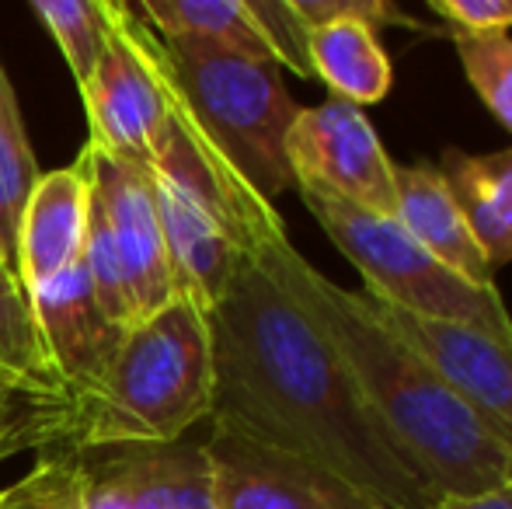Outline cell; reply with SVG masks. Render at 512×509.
Instances as JSON below:
<instances>
[{
  "instance_id": "obj_1",
  "label": "cell",
  "mask_w": 512,
  "mask_h": 509,
  "mask_svg": "<svg viewBox=\"0 0 512 509\" xmlns=\"http://www.w3.org/2000/svg\"><path fill=\"white\" fill-rule=\"evenodd\" d=\"M213 415L227 429L297 454L384 509H432L439 496L411 471L366 408L331 342L258 258L209 311Z\"/></svg>"
},
{
  "instance_id": "obj_2",
  "label": "cell",
  "mask_w": 512,
  "mask_h": 509,
  "mask_svg": "<svg viewBox=\"0 0 512 509\" xmlns=\"http://www.w3.org/2000/svg\"><path fill=\"white\" fill-rule=\"evenodd\" d=\"M251 258L265 265L286 297L331 342L366 408L398 454L439 499H471L506 489L512 450L405 339L293 248L290 234L265 241Z\"/></svg>"
},
{
  "instance_id": "obj_3",
  "label": "cell",
  "mask_w": 512,
  "mask_h": 509,
  "mask_svg": "<svg viewBox=\"0 0 512 509\" xmlns=\"http://www.w3.org/2000/svg\"><path fill=\"white\" fill-rule=\"evenodd\" d=\"M209 314L175 297L122 339L102 394L81 405L77 450L175 443L213 415Z\"/></svg>"
},
{
  "instance_id": "obj_4",
  "label": "cell",
  "mask_w": 512,
  "mask_h": 509,
  "mask_svg": "<svg viewBox=\"0 0 512 509\" xmlns=\"http://www.w3.org/2000/svg\"><path fill=\"white\" fill-rule=\"evenodd\" d=\"M164 53L178 102L196 129L265 203L276 206V196L293 189L286 136L300 112L283 84V67L223 49L164 46Z\"/></svg>"
},
{
  "instance_id": "obj_5",
  "label": "cell",
  "mask_w": 512,
  "mask_h": 509,
  "mask_svg": "<svg viewBox=\"0 0 512 509\" xmlns=\"http://www.w3.org/2000/svg\"><path fill=\"white\" fill-rule=\"evenodd\" d=\"M297 192L338 252L363 272L366 297H377L418 318L467 325L512 342V318L499 290H478L460 279L425 252L394 217L359 210L317 189Z\"/></svg>"
},
{
  "instance_id": "obj_6",
  "label": "cell",
  "mask_w": 512,
  "mask_h": 509,
  "mask_svg": "<svg viewBox=\"0 0 512 509\" xmlns=\"http://www.w3.org/2000/svg\"><path fill=\"white\" fill-rule=\"evenodd\" d=\"M81 157L91 178L84 269L105 311L122 328H133L175 300L154 185L147 168L108 157L91 143H84Z\"/></svg>"
},
{
  "instance_id": "obj_7",
  "label": "cell",
  "mask_w": 512,
  "mask_h": 509,
  "mask_svg": "<svg viewBox=\"0 0 512 509\" xmlns=\"http://www.w3.org/2000/svg\"><path fill=\"white\" fill-rule=\"evenodd\" d=\"M108 4L105 49L81 88L88 143L108 157L147 168L171 116V70L164 42L129 4Z\"/></svg>"
},
{
  "instance_id": "obj_8",
  "label": "cell",
  "mask_w": 512,
  "mask_h": 509,
  "mask_svg": "<svg viewBox=\"0 0 512 509\" xmlns=\"http://www.w3.org/2000/svg\"><path fill=\"white\" fill-rule=\"evenodd\" d=\"M293 189H317L359 210L394 217V168L366 112L342 98L300 109L286 136Z\"/></svg>"
},
{
  "instance_id": "obj_9",
  "label": "cell",
  "mask_w": 512,
  "mask_h": 509,
  "mask_svg": "<svg viewBox=\"0 0 512 509\" xmlns=\"http://www.w3.org/2000/svg\"><path fill=\"white\" fill-rule=\"evenodd\" d=\"M84 509H220L206 440L81 450Z\"/></svg>"
},
{
  "instance_id": "obj_10",
  "label": "cell",
  "mask_w": 512,
  "mask_h": 509,
  "mask_svg": "<svg viewBox=\"0 0 512 509\" xmlns=\"http://www.w3.org/2000/svg\"><path fill=\"white\" fill-rule=\"evenodd\" d=\"M206 450L220 509H384L331 471L220 422L209 429Z\"/></svg>"
},
{
  "instance_id": "obj_11",
  "label": "cell",
  "mask_w": 512,
  "mask_h": 509,
  "mask_svg": "<svg viewBox=\"0 0 512 509\" xmlns=\"http://www.w3.org/2000/svg\"><path fill=\"white\" fill-rule=\"evenodd\" d=\"M366 304L512 450V342L467 325L418 318L377 297H366Z\"/></svg>"
},
{
  "instance_id": "obj_12",
  "label": "cell",
  "mask_w": 512,
  "mask_h": 509,
  "mask_svg": "<svg viewBox=\"0 0 512 509\" xmlns=\"http://www.w3.org/2000/svg\"><path fill=\"white\" fill-rule=\"evenodd\" d=\"M53 377L77 405L98 398L129 328L102 307L84 258L28 293Z\"/></svg>"
},
{
  "instance_id": "obj_13",
  "label": "cell",
  "mask_w": 512,
  "mask_h": 509,
  "mask_svg": "<svg viewBox=\"0 0 512 509\" xmlns=\"http://www.w3.org/2000/svg\"><path fill=\"white\" fill-rule=\"evenodd\" d=\"M147 175L150 185H154L157 224H161L175 297L189 300V304L209 314L220 304L227 286L234 283L237 269L251 255L206 206L185 196L178 185L157 178L154 171H147Z\"/></svg>"
},
{
  "instance_id": "obj_14",
  "label": "cell",
  "mask_w": 512,
  "mask_h": 509,
  "mask_svg": "<svg viewBox=\"0 0 512 509\" xmlns=\"http://www.w3.org/2000/svg\"><path fill=\"white\" fill-rule=\"evenodd\" d=\"M91 178L84 157L70 168L42 171L28 196L14 238V272L25 293L49 283L84 258Z\"/></svg>"
},
{
  "instance_id": "obj_15",
  "label": "cell",
  "mask_w": 512,
  "mask_h": 509,
  "mask_svg": "<svg viewBox=\"0 0 512 509\" xmlns=\"http://www.w3.org/2000/svg\"><path fill=\"white\" fill-rule=\"evenodd\" d=\"M394 220L425 248L436 262L467 279L478 290H499L495 269L467 227L464 210L453 199L443 171L436 164H398L394 168Z\"/></svg>"
},
{
  "instance_id": "obj_16",
  "label": "cell",
  "mask_w": 512,
  "mask_h": 509,
  "mask_svg": "<svg viewBox=\"0 0 512 509\" xmlns=\"http://www.w3.org/2000/svg\"><path fill=\"white\" fill-rule=\"evenodd\" d=\"M436 168L492 269L512 262V147L495 154L446 150Z\"/></svg>"
},
{
  "instance_id": "obj_17",
  "label": "cell",
  "mask_w": 512,
  "mask_h": 509,
  "mask_svg": "<svg viewBox=\"0 0 512 509\" xmlns=\"http://www.w3.org/2000/svg\"><path fill=\"white\" fill-rule=\"evenodd\" d=\"M310 70L328 84L331 98L352 105H370L387 98L394 84V67L377 32L363 21L338 18L310 28Z\"/></svg>"
},
{
  "instance_id": "obj_18",
  "label": "cell",
  "mask_w": 512,
  "mask_h": 509,
  "mask_svg": "<svg viewBox=\"0 0 512 509\" xmlns=\"http://www.w3.org/2000/svg\"><path fill=\"white\" fill-rule=\"evenodd\" d=\"M136 11L164 46L223 49L251 60H272L248 0H143Z\"/></svg>"
},
{
  "instance_id": "obj_19",
  "label": "cell",
  "mask_w": 512,
  "mask_h": 509,
  "mask_svg": "<svg viewBox=\"0 0 512 509\" xmlns=\"http://www.w3.org/2000/svg\"><path fill=\"white\" fill-rule=\"evenodd\" d=\"M81 405L60 384L21 381L0 370V464L18 454L77 447Z\"/></svg>"
},
{
  "instance_id": "obj_20",
  "label": "cell",
  "mask_w": 512,
  "mask_h": 509,
  "mask_svg": "<svg viewBox=\"0 0 512 509\" xmlns=\"http://www.w3.org/2000/svg\"><path fill=\"white\" fill-rule=\"evenodd\" d=\"M42 168L35 147L28 140L21 105L14 95L11 74L0 56V258L14 269V238H18V220L39 182Z\"/></svg>"
},
{
  "instance_id": "obj_21",
  "label": "cell",
  "mask_w": 512,
  "mask_h": 509,
  "mask_svg": "<svg viewBox=\"0 0 512 509\" xmlns=\"http://www.w3.org/2000/svg\"><path fill=\"white\" fill-rule=\"evenodd\" d=\"M32 14L56 42V49L70 67V77L77 81V91H81L102 60L108 4L105 0H35Z\"/></svg>"
},
{
  "instance_id": "obj_22",
  "label": "cell",
  "mask_w": 512,
  "mask_h": 509,
  "mask_svg": "<svg viewBox=\"0 0 512 509\" xmlns=\"http://www.w3.org/2000/svg\"><path fill=\"white\" fill-rule=\"evenodd\" d=\"M0 370L21 381L56 384L28 293L7 262H0Z\"/></svg>"
},
{
  "instance_id": "obj_23",
  "label": "cell",
  "mask_w": 512,
  "mask_h": 509,
  "mask_svg": "<svg viewBox=\"0 0 512 509\" xmlns=\"http://www.w3.org/2000/svg\"><path fill=\"white\" fill-rule=\"evenodd\" d=\"M0 509H84L81 450L60 447L39 454L32 471L0 489Z\"/></svg>"
},
{
  "instance_id": "obj_24",
  "label": "cell",
  "mask_w": 512,
  "mask_h": 509,
  "mask_svg": "<svg viewBox=\"0 0 512 509\" xmlns=\"http://www.w3.org/2000/svg\"><path fill=\"white\" fill-rule=\"evenodd\" d=\"M471 88L512 133V39L506 32H450Z\"/></svg>"
},
{
  "instance_id": "obj_25",
  "label": "cell",
  "mask_w": 512,
  "mask_h": 509,
  "mask_svg": "<svg viewBox=\"0 0 512 509\" xmlns=\"http://www.w3.org/2000/svg\"><path fill=\"white\" fill-rule=\"evenodd\" d=\"M248 11L279 67L300 77H314L310 70V28L297 18L290 0H248Z\"/></svg>"
},
{
  "instance_id": "obj_26",
  "label": "cell",
  "mask_w": 512,
  "mask_h": 509,
  "mask_svg": "<svg viewBox=\"0 0 512 509\" xmlns=\"http://www.w3.org/2000/svg\"><path fill=\"white\" fill-rule=\"evenodd\" d=\"M290 4L307 28H321V25H328V21L349 18V21L370 25L373 32H377V28H415V32H425V35L436 32V28L425 25L422 18L401 11L394 0H290Z\"/></svg>"
},
{
  "instance_id": "obj_27",
  "label": "cell",
  "mask_w": 512,
  "mask_h": 509,
  "mask_svg": "<svg viewBox=\"0 0 512 509\" xmlns=\"http://www.w3.org/2000/svg\"><path fill=\"white\" fill-rule=\"evenodd\" d=\"M450 32H506L512 28V0H429Z\"/></svg>"
},
{
  "instance_id": "obj_28",
  "label": "cell",
  "mask_w": 512,
  "mask_h": 509,
  "mask_svg": "<svg viewBox=\"0 0 512 509\" xmlns=\"http://www.w3.org/2000/svg\"><path fill=\"white\" fill-rule=\"evenodd\" d=\"M432 509H512V489H495L485 496H471V499H439Z\"/></svg>"
},
{
  "instance_id": "obj_29",
  "label": "cell",
  "mask_w": 512,
  "mask_h": 509,
  "mask_svg": "<svg viewBox=\"0 0 512 509\" xmlns=\"http://www.w3.org/2000/svg\"><path fill=\"white\" fill-rule=\"evenodd\" d=\"M506 485H509V489H512V464H509V482H506Z\"/></svg>"
},
{
  "instance_id": "obj_30",
  "label": "cell",
  "mask_w": 512,
  "mask_h": 509,
  "mask_svg": "<svg viewBox=\"0 0 512 509\" xmlns=\"http://www.w3.org/2000/svg\"><path fill=\"white\" fill-rule=\"evenodd\" d=\"M0 262H4V258H0Z\"/></svg>"
}]
</instances>
